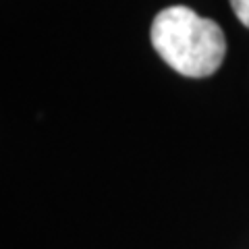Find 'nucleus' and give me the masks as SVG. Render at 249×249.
Listing matches in <instances>:
<instances>
[{
	"mask_svg": "<svg viewBox=\"0 0 249 249\" xmlns=\"http://www.w3.org/2000/svg\"><path fill=\"white\" fill-rule=\"evenodd\" d=\"M152 44L170 69L201 79L218 71L227 54L220 25L199 17L189 6H168L152 23Z\"/></svg>",
	"mask_w": 249,
	"mask_h": 249,
	"instance_id": "1",
	"label": "nucleus"
},
{
	"mask_svg": "<svg viewBox=\"0 0 249 249\" xmlns=\"http://www.w3.org/2000/svg\"><path fill=\"white\" fill-rule=\"evenodd\" d=\"M231 6L235 11L237 19L249 29V0H231Z\"/></svg>",
	"mask_w": 249,
	"mask_h": 249,
	"instance_id": "2",
	"label": "nucleus"
}]
</instances>
